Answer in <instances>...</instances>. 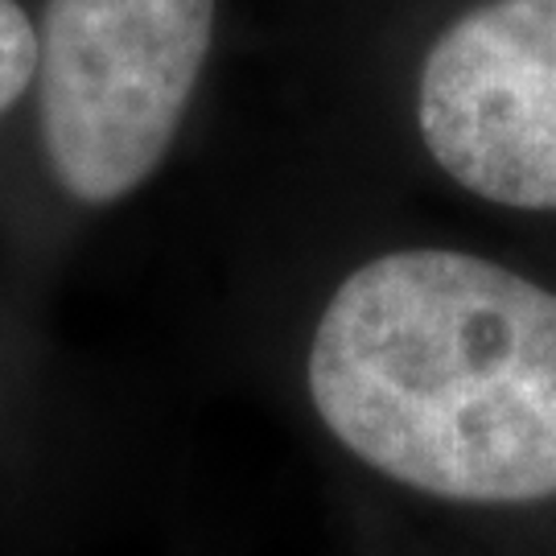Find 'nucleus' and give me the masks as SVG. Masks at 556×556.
Returning a JSON list of instances; mask_svg holds the SVG:
<instances>
[{
	"label": "nucleus",
	"mask_w": 556,
	"mask_h": 556,
	"mask_svg": "<svg viewBox=\"0 0 556 556\" xmlns=\"http://www.w3.org/2000/svg\"><path fill=\"white\" fill-rule=\"evenodd\" d=\"M326 429L454 503L556 495V298L491 260L413 248L338 285L309 346Z\"/></svg>",
	"instance_id": "obj_1"
},
{
	"label": "nucleus",
	"mask_w": 556,
	"mask_h": 556,
	"mask_svg": "<svg viewBox=\"0 0 556 556\" xmlns=\"http://www.w3.org/2000/svg\"><path fill=\"white\" fill-rule=\"evenodd\" d=\"M420 137L470 194L556 211V0H486L420 66Z\"/></svg>",
	"instance_id": "obj_3"
},
{
	"label": "nucleus",
	"mask_w": 556,
	"mask_h": 556,
	"mask_svg": "<svg viewBox=\"0 0 556 556\" xmlns=\"http://www.w3.org/2000/svg\"><path fill=\"white\" fill-rule=\"evenodd\" d=\"M38 79V29L17 0H0V116Z\"/></svg>",
	"instance_id": "obj_4"
},
{
	"label": "nucleus",
	"mask_w": 556,
	"mask_h": 556,
	"mask_svg": "<svg viewBox=\"0 0 556 556\" xmlns=\"http://www.w3.org/2000/svg\"><path fill=\"white\" fill-rule=\"evenodd\" d=\"M215 0H46L41 137L71 199L103 206L153 178L211 54Z\"/></svg>",
	"instance_id": "obj_2"
}]
</instances>
